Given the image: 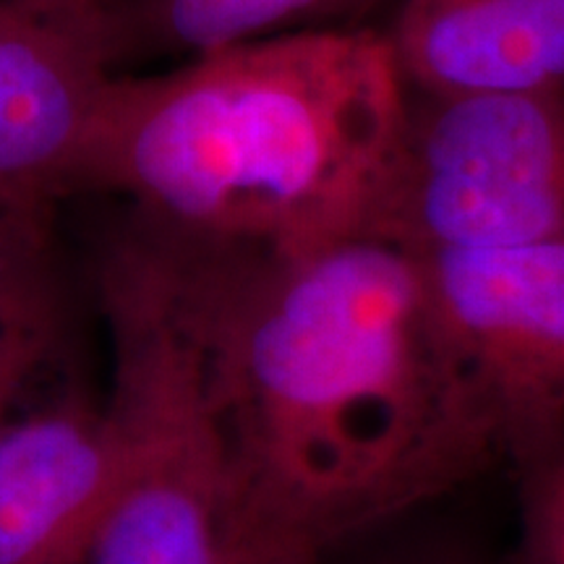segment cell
Wrapping results in <instances>:
<instances>
[{"instance_id": "cell-1", "label": "cell", "mask_w": 564, "mask_h": 564, "mask_svg": "<svg viewBox=\"0 0 564 564\" xmlns=\"http://www.w3.org/2000/svg\"><path fill=\"white\" fill-rule=\"evenodd\" d=\"M123 223L199 348L246 523L322 552L502 460L419 253L204 249Z\"/></svg>"}, {"instance_id": "cell-9", "label": "cell", "mask_w": 564, "mask_h": 564, "mask_svg": "<svg viewBox=\"0 0 564 564\" xmlns=\"http://www.w3.org/2000/svg\"><path fill=\"white\" fill-rule=\"evenodd\" d=\"M382 0H129L110 53V76L160 61L278 37L288 32L361 26Z\"/></svg>"}, {"instance_id": "cell-4", "label": "cell", "mask_w": 564, "mask_h": 564, "mask_svg": "<svg viewBox=\"0 0 564 564\" xmlns=\"http://www.w3.org/2000/svg\"><path fill=\"white\" fill-rule=\"evenodd\" d=\"M366 238L413 253L564 241V97L411 91Z\"/></svg>"}, {"instance_id": "cell-2", "label": "cell", "mask_w": 564, "mask_h": 564, "mask_svg": "<svg viewBox=\"0 0 564 564\" xmlns=\"http://www.w3.org/2000/svg\"><path fill=\"white\" fill-rule=\"evenodd\" d=\"M411 89L379 26L288 32L108 76L70 196L204 249L303 251L369 232Z\"/></svg>"}, {"instance_id": "cell-6", "label": "cell", "mask_w": 564, "mask_h": 564, "mask_svg": "<svg viewBox=\"0 0 564 564\" xmlns=\"http://www.w3.org/2000/svg\"><path fill=\"white\" fill-rule=\"evenodd\" d=\"M110 413L55 408L0 429V564H87L123 478Z\"/></svg>"}, {"instance_id": "cell-8", "label": "cell", "mask_w": 564, "mask_h": 564, "mask_svg": "<svg viewBox=\"0 0 564 564\" xmlns=\"http://www.w3.org/2000/svg\"><path fill=\"white\" fill-rule=\"evenodd\" d=\"M382 32L415 95L564 97V0H400Z\"/></svg>"}, {"instance_id": "cell-12", "label": "cell", "mask_w": 564, "mask_h": 564, "mask_svg": "<svg viewBox=\"0 0 564 564\" xmlns=\"http://www.w3.org/2000/svg\"><path fill=\"white\" fill-rule=\"evenodd\" d=\"M19 11L58 34L110 74V53L129 0H11Z\"/></svg>"}, {"instance_id": "cell-5", "label": "cell", "mask_w": 564, "mask_h": 564, "mask_svg": "<svg viewBox=\"0 0 564 564\" xmlns=\"http://www.w3.org/2000/svg\"><path fill=\"white\" fill-rule=\"evenodd\" d=\"M419 257L502 457L518 463L564 434V241Z\"/></svg>"}, {"instance_id": "cell-10", "label": "cell", "mask_w": 564, "mask_h": 564, "mask_svg": "<svg viewBox=\"0 0 564 564\" xmlns=\"http://www.w3.org/2000/svg\"><path fill=\"white\" fill-rule=\"evenodd\" d=\"M66 333L55 209L0 212V429L19 392L58 356Z\"/></svg>"}, {"instance_id": "cell-11", "label": "cell", "mask_w": 564, "mask_h": 564, "mask_svg": "<svg viewBox=\"0 0 564 564\" xmlns=\"http://www.w3.org/2000/svg\"><path fill=\"white\" fill-rule=\"evenodd\" d=\"M518 564H564V434L520 457Z\"/></svg>"}, {"instance_id": "cell-7", "label": "cell", "mask_w": 564, "mask_h": 564, "mask_svg": "<svg viewBox=\"0 0 564 564\" xmlns=\"http://www.w3.org/2000/svg\"><path fill=\"white\" fill-rule=\"evenodd\" d=\"M110 74L0 0V212L58 209Z\"/></svg>"}, {"instance_id": "cell-3", "label": "cell", "mask_w": 564, "mask_h": 564, "mask_svg": "<svg viewBox=\"0 0 564 564\" xmlns=\"http://www.w3.org/2000/svg\"><path fill=\"white\" fill-rule=\"evenodd\" d=\"M97 295L126 465L87 564H220L230 478L202 356L126 225L97 259Z\"/></svg>"}, {"instance_id": "cell-13", "label": "cell", "mask_w": 564, "mask_h": 564, "mask_svg": "<svg viewBox=\"0 0 564 564\" xmlns=\"http://www.w3.org/2000/svg\"><path fill=\"white\" fill-rule=\"evenodd\" d=\"M220 564H319V549L246 523L230 510Z\"/></svg>"}]
</instances>
